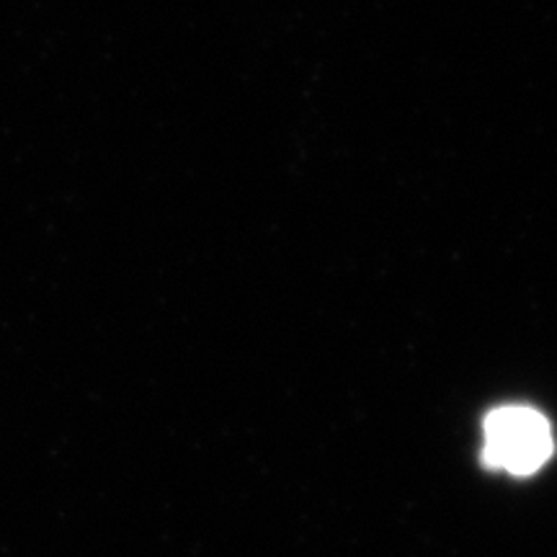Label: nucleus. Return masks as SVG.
I'll list each match as a JSON object with an SVG mask.
<instances>
[{
    "label": "nucleus",
    "mask_w": 557,
    "mask_h": 557,
    "mask_svg": "<svg viewBox=\"0 0 557 557\" xmlns=\"http://www.w3.org/2000/svg\"><path fill=\"white\" fill-rule=\"evenodd\" d=\"M483 459L487 468L511 475H532L553 457L555 438L540 410L506 406L485 418Z\"/></svg>",
    "instance_id": "f257e3e1"
}]
</instances>
